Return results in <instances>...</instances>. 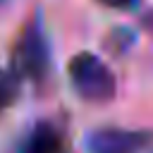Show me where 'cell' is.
<instances>
[{
    "mask_svg": "<svg viewBox=\"0 0 153 153\" xmlns=\"http://www.w3.org/2000/svg\"><path fill=\"white\" fill-rule=\"evenodd\" d=\"M5 2H7V0H0V5H5Z\"/></svg>",
    "mask_w": 153,
    "mask_h": 153,
    "instance_id": "7",
    "label": "cell"
},
{
    "mask_svg": "<svg viewBox=\"0 0 153 153\" xmlns=\"http://www.w3.org/2000/svg\"><path fill=\"white\" fill-rule=\"evenodd\" d=\"M19 93H22V79L12 69L0 67V112L12 108L19 98Z\"/></svg>",
    "mask_w": 153,
    "mask_h": 153,
    "instance_id": "5",
    "label": "cell"
},
{
    "mask_svg": "<svg viewBox=\"0 0 153 153\" xmlns=\"http://www.w3.org/2000/svg\"><path fill=\"white\" fill-rule=\"evenodd\" d=\"M17 153H65L62 131L53 122H38L24 136Z\"/></svg>",
    "mask_w": 153,
    "mask_h": 153,
    "instance_id": "4",
    "label": "cell"
},
{
    "mask_svg": "<svg viewBox=\"0 0 153 153\" xmlns=\"http://www.w3.org/2000/svg\"><path fill=\"white\" fill-rule=\"evenodd\" d=\"M10 62H12V72L24 81H43L48 69H50V48H48V38H45V31H43V24L38 17H31L14 45H12V55H10Z\"/></svg>",
    "mask_w": 153,
    "mask_h": 153,
    "instance_id": "2",
    "label": "cell"
},
{
    "mask_svg": "<svg viewBox=\"0 0 153 153\" xmlns=\"http://www.w3.org/2000/svg\"><path fill=\"white\" fill-rule=\"evenodd\" d=\"M69 84L74 93L93 105L110 103L117 93V81L112 69L96 53H76L67 65Z\"/></svg>",
    "mask_w": 153,
    "mask_h": 153,
    "instance_id": "1",
    "label": "cell"
},
{
    "mask_svg": "<svg viewBox=\"0 0 153 153\" xmlns=\"http://www.w3.org/2000/svg\"><path fill=\"white\" fill-rule=\"evenodd\" d=\"M96 2H100L108 10H134L139 5V0H96Z\"/></svg>",
    "mask_w": 153,
    "mask_h": 153,
    "instance_id": "6",
    "label": "cell"
},
{
    "mask_svg": "<svg viewBox=\"0 0 153 153\" xmlns=\"http://www.w3.org/2000/svg\"><path fill=\"white\" fill-rule=\"evenodd\" d=\"M86 153H146L153 148V129H124V127H98L86 141Z\"/></svg>",
    "mask_w": 153,
    "mask_h": 153,
    "instance_id": "3",
    "label": "cell"
}]
</instances>
